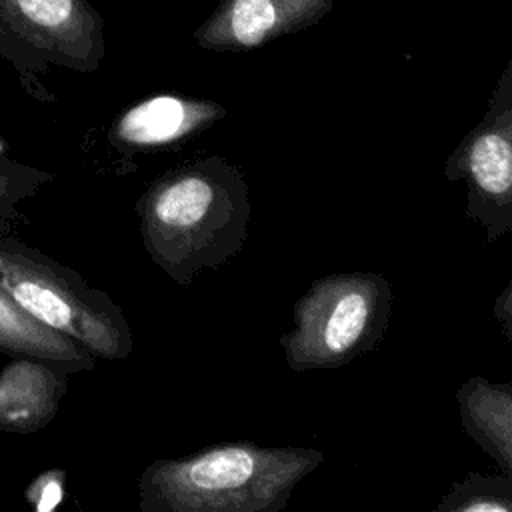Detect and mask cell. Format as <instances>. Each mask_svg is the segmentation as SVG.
<instances>
[{
  "label": "cell",
  "mask_w": 512,
  "mask_h": 512,
  "mask_svg": "<svg viewBox=\"0 0 512 512\" xmlns=\"http://www.w3.org/2000/svg\"><path fill=\"white\" fill-rule=\"evenodd\" d=\"M444 178L466 184V218L484 228L486 242L512 230V60L482 120L446 158Z\"/></svg>",
  "instance_id": "cell-6"
},
{
  "label": "cell",
  "mask_w": 512,
  "mask_h": 512,
  "mask_svg": "<svg viewBox=\"0 0 512 512\" xmlns=\"http://www.w3.org/2000/svg\"><path fill=\"white\" fill-rule=\"evenodd\" d=\"M62 472H48L38 478L34 502L40 512H48L62 500Z\"/></svg>",
  "instance_id": "cell-14"
},
{
  "label": "cell",
  "mask_w": 512,
  "mask_h": 512,
  "mask_svg": "<svg viewBox=\"0 0 512 512\" xmlns=\"http://www.w3.org/2000/svg\"><path fill=\"white\" fill-rule=\"evenodd\" d=\"M332 6L334 0H220L192 40L212 52H250L318 24Z\"/></svg>",
  "instance_id": "cell-7"
},
{
  "label": "cell",
  "mask_w": 512,
  "mask_h": 512,
  "mask_svg": "<svg viewBox=\"0 0 512 512\" xmlns=\"http://www.w3.org/2000/svg\"><path fill=\"white\" fill-rule=\"evenodd\" d=\"M2 152H4V144H2V140H0V156H2Z\"/></svg>",
  "instance_id": "cell-16"
},
{
  "label": "cell",
  "mask_w": 512,
  "mask_h": 512,
  "mask_svg": "<svg viewBox=\"0 0 512 512\" xmlns=\"http://www.w3.org/2000/svg\"><path fill=\"white\" fill-rule=\"evenodd\" d=\"M322 462L308 446L212 444L150 462L138 478V504L142 512H280Z\"/></svg>",
  "instance_id": "cell-2"
},
{
  "label": "cell",
  "mask_w": 512,
  "mask_h": 512,
  "mask_svg": "<svg viewBox=\"0 0 512 512\" xmlns=\"http://www.w3.org/2000/svg\"><path fill=\"white\" fill-rule=\"evenodd\" d=\"M70 372L30 356H12L0 372V430L32 434L48 426L68 390Z\"/></svg>",
  "instance_id": "cell-9"
},
{
  "label": "cell",
  "mask_w": 512,
  "mask_h": 512,
  "mask_svg": "<svg viewBox=\"0 0 512 512\" xmlns=\"http://www.w3.org/2000/svg\"><path fill=\"white\" fill-rule=\"evenodd\" d=\"M436 512H510L512 510V478L482 476L468 472L456 480L442 500L434 506Z\"/></svg>",
  "instance_id": "cell-12"
},
{
  "label": "cell",
  "mask_w": 512,
  "mask_h": 512,
  "mask_svg": "<svg viewBox=\"0 0 512 512\" xmlns=\"http://www.w3.org/2000/svg\"><path fill=\"white\" fill-rule=\"evenodd\" d=\"M250 212L244 172L220 156L162 172L136 202L150 260L180 286L242 250Z\"/></svg>",
  "instance_id": "cell-1"
},
{
  "label": "cell",
  "mask_w": 512,
  "mask_h": 512,
  "mask_svg": "<svg viewBox=\"0 0 512 512\" xmlns=\"http://www.w3.org/2000/svg\"><path fill=\"white\" fill-rule=\"evenodd\" d=\"M50 180L52 174L40 168L0 156V234H6L20 204L32 198Z\"/></svg>",
  "instance_id": "cell-13"
},
{
  "label": "cell",
  "mask_w": 512,
  "mask_h": 512,
  "mask_svg": "<svg viewBox=\"0 0 512 512\" xmlns=\"http://www.w3.org/2000/svg\"><path fill=\"white\" fill-rule=\"evenodd\" d=\"M0 58L28 94L50 100L40 76L50 66L96 72L104 58V18L88 0H0Z\"/></svg>",
  "instance_id": "cell-5"
},
{
  "label": "cell",
  "mask_w": 512,
  "mask_h": 512,
  "mask_svg": "<svg viewBox=\"0 0 512 512\" xmlns=\"http://www.w3.org/2000/svg\"><path fill=\"white\" fill-rule=\"evenodd\" d=\"M0 354L30 356L70 374L94 370L96 358L72 338L52 330L24 312L0 288Z\"/></svg>",
  "instance_id": "cell-11"
},
{
  "label": "cell",
  "mask_w": 512,
  "mask_h": 512,
  "mask_svg": "<svg viewBox=\"0 0 512 512\" xmlns=\"http://www.w3.org/2000/svg\"><path fill=\"white\" fill-rule=\"evenodd\" d=\"M494 316L502 328L504 340L510 342L512 338V284L508 282L506 288L500 292V296L494 302Z\"/></svg>",
  "instance_id": "cell-15"
},
{
  "label": "cell",
  "mask_w": 512,
  "mask_h": 512,
  "mask_svg": "<svg viewBox=\"0 0 512 512\" xmlns=\"http://www.w3.org/2000/svg\"><path fill=\"white\" fill-rule=\"evenodd\" d=\"M0 288L30 316L94 358L124 360L134 340L122 308L72 268L0 234Z\"/></svg>",
  "instance_id": "cell-3"
},
{
  "label": "cell",
  "mask_w": 512,
  "mask_h": 512,
  "mask_svg": "<svg viewBox=\"0 0 512 512\" xmlns=\"http://www.w3.org/2000/svg\"><path fill=\"white\" fill-rule=\"evenodd\" d=\"M392 314L390 282L378 272L316 278L294 304V326L280 336L290 370L338 368L370 352Z\"/></svg>",
  "instance_id": "cell-4"
},
{
  "label": "cell",
  "mask_w": 512,
  "mask_h": 512,
  "mask_svg": "<svg viewBox=\"0 0 512 512\" xmlns=\"http://www.w3.org/2000/svg\"><path fill=\"white\" fill-rule=\"evenodd\" d=\"M456 404L464 432L510 476L512 386L494 384L484 376H472L460 384Z\"/></svg>",
  "instance_id": "cell-10"
},
{
  "label": "cell",
  "mask_w": 512,
  "mask_h": 512,
  "mask_svg": "<svg viewBox=\"0 0 512 512\" xmlns=\"http://www.w3.org/2000/svg\"><path fill=\"white\" fill-rule=\"evenodd\" d=\"M226 116L208 98L154 94L124 108L108 130L110 144L124 156L180 148Z\"/></svg>",
  "instance_id": "cell-8"
}]
</instances>
